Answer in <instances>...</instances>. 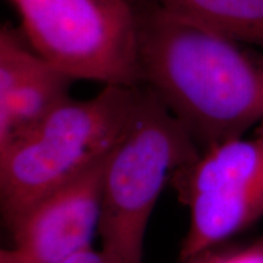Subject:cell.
Returning a JSON list of instances; mask_svg holds the SVG:
<instances>
[{
  "instance_id": "6da1fadb",
  "label": "cell",
  "mask_w": 263,
  "mask_h": 263,
  "mask_svg": "<svg viewBox=\"0 0 263 263\" xmlns=\"http://www.w3.org/2000/svg\"><path fill=\"white\" fill-rule=\"evenodd\" d=\"M136 9L140 85L155 93L203 153L263 123V55L143 0Z\"/></svg>"
},
{
  "instance_id": "7a4b0ae2",
  "label": "cell",
  "mask_w": 263,
  "mask_h": 263,
  "mask_svg": "<svg viewBox=\"0 0 263 263\" xmlns=\"http://www.w3.org/2000/svg\"><path fill=\"white\" fill-rule=\"evenodd\" d=\"M138 87L105 85L88 100L70 97L0 150V202L6 224L111 153L129 122Z\"/></svg>"
},
{
  "instance_id": "3957f363",
  "label": "cell",
  "mask_w": 263,
  "mask_h": 263,
  "mask_svg": "<svg viewBox=\"0 0 263 263\" xmlns=\"http://www.w3.org/2000/svg\"><path fill=\"white\" fill-rule=\"evenodd\" d=\"M201 154L178 118L139 85L126 130L105 163L98 230L103 248L143 261L146 228L164 184Z\"/></svg>"
},
{
  "instance_id": "277c9868",
  "label": "cell",
  "mask_w": 263,
  "mask_h": 263,
  "mask_svg": "<svg viewBox=\"0 0 263 263\" xmlns=\"http://www.w3.org/2000/svg\"><path fill=\"white\" fill-rule=\"evenodd\" d=\"M27 42L73 80L140 85L132 0H9Z\"/></svg>"
},
{
  "instance_id": "5b68a950",
  "label": "cell",
  "mask_w": 263,
  "mask_h": 263,
  "mask_svg": "<svg viewBox=\"0 0 263 263\" xmlns=\"http://www.w3.org/2000/svg\"><path fill=\"white\" fill-rule=\"evenodd\" d=\"M171 183L190 213L180 249L188 262L263 218V123L255 137L203 151Z\"/></svg>"
},
{
  "instance_id": "8992f818",
  "label": "cell",
  "mask_w": 263,
  "mask_h": 263,
  "mask_svg": "<svg viewBox=\"0 0 263 263\" xmlns=\"http://www.w3.org/2000/svg\"><path fill=\"white\" fill-rule=\"evenodd\" d=\"M107 156L41 197L8 226L14 246L32 263H61L91 248L100 223Z\"/></svg>"
},
{
  "instance_id": "52a82bcc",
  "label": "cell",
  "mask_w": 263,
  "mask_h": 263,
  "mask_svg": "<svg viewBox=\"0 0 263 263\" xmlns=\"http://www.w3.org/2000/svg\"><path fill=\"white\" fill-rule=\"evenodd\" d=\"M72 82L73 78L44 61L9 94L0 97V150L67 100Z\"/></svg>"
},
{
  "instance_id": "ba28073f",
  "label": "cell",
  "mask_w": 263,
  "mask_h": 263,
  "mask_svg": "<svg viewBox=\"0 0 263 263\" xmlns=\"http://www.w3.org/2000/svg\"><path fill=\"white\" fill-rule=\"evenodd\" d=\"M192 18L233 41L263 48V0H143Z\"/></svg>"
},
{
  "instance_id": "9c48e42d",
  "label": "cell",
  "mask_w": 263,
  "mask_h": 263,
  "mask_svg": "<svg viewBox=\"0 0 263 263\" xmlns=\"http://www.w3.org/2000/svg\"><path fill=\"white\" fill-rule=\"evenodd\" d=\"M206 263H263V235L256 241L222 255H201Z\"/></svg>"
},
{
  "instance_id": "30bf717a",
  "label": "cell",
  "mask_w": 263,
  "mask_h": 263,
  "mask_svg": "<svg viewBox=\"0 0 263 263\" xmlns=\"http://www.w3.org/2000/svg\"><path fill=\"white\" fill-rule=\"evenodd\" d=\"M61 263H144L143 261L136 262L122 257V256L114 254L106 249L95 250L88 248L72 255L71 257L66 258Z\"/></svg>"
},
{
  "instance_id": "8fae6325",
  "label": "cell",
  "mask_w": 263,
  "mask_h": 263,
  "mask_svg": "<svg viewBox=\"0 0 263 263\" xmlns=\"http://www.w3.org/2000/svg\"><path fill=\"white\" fill-rule=\"evenodd\" d=\"M0 263H32L21 250L16 249H3L0 251Z\"/></svg>"
},
{
  "instance_id": "7c38bea8",
  "label": "cell",
  "mask_w": 263,
  "mask_h": 263,
  "mask_svg": "<svg viewBox=\"0 0 263 263\" xmlns=\"http://www.w3.org/2000/svg\"><path fill=\"white\" fill-rule=\"evenodd\" d=\"M186 263H206V262H205V258H203V256H199V257L190 259V261H188Z\"/></svg>"
}]
</instances>
